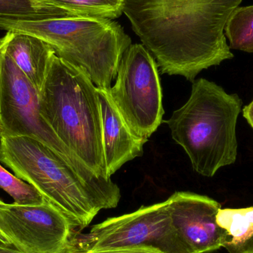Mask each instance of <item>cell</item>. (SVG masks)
Listing matches in <instances>:
<instances>
[{
  "instance_id": "cell-1",
  "label": "cell",
  "mask_w": 253,
  "mask_h": 253,
  "mask_svg": "<svg viewBox=\"0 0 253 253\" xmlns=\"http://www.w3.org/2000/svg\"><path fill=\"white\" fill-rule=\"evenodd\" d=\"M243 0H124L123 13L162 74L194 82L234 57L224 28Z\"/></svg>"
},
{
  "instance_id": "cell-2",
  "label": "cell",
  "mask_w": 253,
  "mask_h": 253,
  "mask_svg": "<svg viewBox=\"0 0 253 253\" xmlns=\"http://www.w3.org/2000/svg\"><path fill=\"white\" fill-rule=\"evenodd\" d=\"M40 112L62 143L95 175H107L98 88L56 55L40 93Z\"/></svg>"
},
{
  "instance_id": "cell-3",
  "label": "cell",
  "mask_w": 253,
  "mask_h": 253,
  "mask_svg": "<svg viewBox=\"0 0 253 253\" xmlns=\"http://www.w3.org/2000/svg\"><path fill=\"white\" fill-rule=\"evenodd\" d=\"M242 111L239 95L206 79L193 82L188 100L166 123L197 173L213 177L236 162V126Z\"/></svg>"
},
{
  "instance_id": "cell-4",
  "label": "cell",
  "mask_w": 253,
  "mask_h": 253,
  "mask_svg": "<svg viewBox=\"0 0 253 253\" xmlns=\"http://www.w3.org/2000/svg\"><path fill=\"white\" fill-rule=\"evenodd\" d=\"M0 29L24 33L47 43L58 57L78 68L96 87L110 90L120 61L132 44L123 27L103 18H50L26 21L0 19Z\"/></svg>"
},
{
  "instance_id": "cell-5",
  "label": "cell",
  "mask_w": 253,
  "mask_h": 253,
  "mask_svg": "<svg viewBox=\"0 0 253 253\" xmlns=\"http://www.w3.org/2000/svg\"><path fill=\"white\" fill-rule=\"evenodd\" d=\"M0 162L35 187L73 228L83 230L105 205L94 190L60 155L29 137H0Z\"/></svg>"
},
{
  "instance_id": "cell-6",
  "label": "cell",
  "mask_w": 253,
  "mask_h": 253,
  "mask_svg": "<svg viewBox=\"0 0 253 253\" xmlns=\"http://www.w3.org/2000/svg\"><path fill=\"white\" fill-rule=\"evenodd\" d=\"M29 137L48 146L68 162L94 190L106 209L117 208L120 187L95 175L61 141L42 117L40 93L19 67L0 51V137Z\"/></svg>"
},
{
  "instance_id": "cell-7",
  "label": "cell",
  "mask_w": 253,
  "mask_h": 253,
  "mask_svg": "<svg viewBox=\"0 0 253 253\" xmlns=\"http://www.w3.org/2000/svg\"><path fill=\"white\" fill-rule=\"evenodd\" d=\"M116 78L108 90L111 100L133 135L148 140L165 114L157 63L142 44H131Z\"/></svg>"
},
{
  "instance_id": "cell-8",
  "label": "cell",
  "mask_w": 253,
  "mask_h": 253,
  "mask_svg": "<svg viewBox=\"0 0 253 253\" xmlns=\"http://www.w3.org/2000/svg\"><path fill=\"white\" fill-rule=\"evenodd\" d=\"M84 236L83 248L77 252L147 249L160 253H193L172 225L167 200L108 218L93 226Z\"/></svg>"
},
{
  "instance_id": "cell-9",
  "label": "cell",
  "mask_w": 253,
  "mask_h": 253,
  "mask_svg": "<svg viewBox=\"0 0 253 253\" xmlns=\"http://www.w3.org/2000/svg\"><path fill=\"white\" fill-rule=\"evenodd\" d=\"M72 229L68 218L45 199L38 205L0 201V232L22 253H70Z\"/></svg>"
},
{
  "instance_id": "cell-10",
  "label": "cell",
  "mask_w": 253,
  "mask_h": 253,
  "mask_svg": "<svg viewBox=\"0 0 253 253\" xmlns=\"http://www.w3.org/2000/svg\"><path fill=\"white\" fill-rule=\"evenodd\" d=\"M167 201L172 225L192 253L222 248L224 230L217 221L221 209L218 202L189 192H176Z\"/></svg>"
},
{
  "instance_id": "cell-11",
  "label": "cell",
  "mask_w": 253,
  "mask_h": 253,
  "mask_svg": "<svg viewBox=\"0 0 253 253\" xmlns=\"http://www.w3.org/2000/svg\"><path fill=\"white\" fill-rule=\"evenodd\" d=\"M98 88V87H97ZM109 90L98 88L102 120L107 175L111 178L125 164L143 154L147 140L133 135L111 100Z\"/></svg>"
},
{
  "instance_id": "cell-12",
  "label": "cell",
  "mask_w": 253,
  "mask_h": 253,
  "mask_svg": "<svg viewBox=\"0 0 253 253\" xmlns=\"http://www.w3.org/2000/svg\"><path fill=\"white\" fill-rule=\"evenodd\" d=\"M0 51L11 58L40 93L56 55L53 48L34 36L7 31L0 39Z\"/></svg>"
},
{
  "instance_id": "cell-13",
  "label": "cell",
  "mask_w": 253,
  "mask_h": 253,
  "mask_svg": "<svg viewBox=\"0 0 253 253\" xmlns=\"http://www.w3.org/2000/svg\"><path fill=\"white\" fill-rule=\"evenodd\" d=\"M217 221L224 230L222 248L229 253L253 252V206L221 209Z\"/></svg>"
},
{
  "instance_id": "cell-14",
  "label": "cell",
  "mask_w": 253,
  "mask_h": 253,
  "mask_svg": "<svg viewBox=\"0 0 253 253\" xmlns=\"http://www.w3.org/2000/svg\"><path fill=\"white\" fill-rule=\"evenodd\" d=\"M70 16L113 19L123 13L124 0H43Z\"/></svg>"
},
{
  "instance_id": "cell-15",
  "label": "cell",
  "mask_w": 253,
  "mask_h": 253,
  "mask_svg": "<svg viewBox=\"0 0 253 253\" xmlns=\"http://www.w3.org/2000/svg\"><path fill=\"white\" fill-rule=\"evenodd\" d=\"M68 16L43 0H0V19L34 21Z\"/></svg>"
},
{
  "instance_id": "cell-16",
  "label": "cell",
  "mask_w": 253,
  "mask_h": 253,
  "mask_svg": "<svg viewBox=\"0 0 253 253\" xmlns=\"http://www.w3.org/2000/svg\"><path fill=\"white\" fill-rule=\"evenodd\" d=\"M224 34L231 50L253 53V4L239 6L233 12Z\"/></svg>"
},
{
  "instance_id": "cell-17",
  "label": "cell",
  "mask_w": 253,
  "mask_h": 253,
  "mask_svg": "<svg viewBox=\"0 0 253 253\" xmlns=\"http://www.w3.org/2000/svg\"><path fill=\"white\" fill-rule=\"evenodd\" d=\"M0 187L19 205H38L44 199L38 190L23 180L12 175L0 165Z\"/></svg>"
},
{
  "instance_id": "cell-18",
  "label": "cell",
  "mask_w": 253,
  "mask_h": 253,
  "mask_svg": "<svg viewBox=\"0 0 253 253\" xmlns=\"http://www.w3.org/2000/svg\"><path fill=\"white\" fill-rule=\"evenodd\" d=\"M72 253H160L157 251L147 249H113L103 251H87Z\"/></svg>"
},
{
  "instance_id": "cell-19",
  "label": "cell",
  "mask_w": 253,
  "mask_h": 253,
  "mask_svg": "<svg viewBox=\"0 0 253 253\" xmlns=\"http://www.w3.org/2000/svg\"><path fill=\"white\" fill-rule=\"evenodd\" d=\"M242 112L244 118L247 120L248 124L253 129V99L248 105L242 108Z\"/></svg>"
},
{
  "instance_id": "cell-20",
  "label": "cell",
  "mask_w": 253,
  "mask_h": 253,
  "mask_svg": "<svg viewBox=\"0 0 253 253\" xmlns=\"http://www.w3.org/2000/svg\"><path fill=\"white\" fill-rule=\"evenodd\" d=\"M0 253H22L16 248H11V246L4 245L0 242Z\"/></svg>"
},
{
  "instance_id": "cell-21",
  "label": "cell",
  "mask_w": 253,
  "mask_h": 253,
  "mask_svg": "<svg viewBox=\"0 0 253 253\" xmlns=\"http://www.w3.org/2000/svg\"><path fill=\"white\" fill-rule=\"evenodd\" d=\"M0 201H1V199H0ZM0 242H1V243L4 244V245L11 246V245H10V242H9L8 240H7V239H6V238L4 237L2 234H1V232H0Z\"/></svg>"
},
{
  "instance_id": "cell-22",
  "label": "cell",
  "mask_w": 253,
  "mask_h": 253,
  "mask_svg": "<svg viewBox=\"0 0 253 253\" xmlns=\"http://www.w3.org/2000/svg\"></svg>"
}]
</instances>
